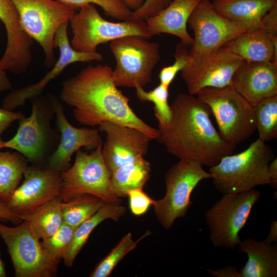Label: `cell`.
Here are the masks:
<instances>
[{
	"label": "cell",
	"mask_w": 277,
	"mask_h": 277,
	"mask_svg": "<svg viewBox=\"0 0 277 277\" xmlns=\"http://www.w3.org/2000/svg\"><path fill=\"white\" fill-rule=\"evenodd\" d=\"M103 144L90 153L76 151L74 163L61 173L62 185L59 197L62 202L76 196L90 194L105 203L120 204L110 183L111 174L102 156Z\"/></svg>",
	"instance_id": "7"
},
{
	"label": "cell",
	"mask_w": 277,
	"mask_h": 277,
	"mask_svg": "<svg viewBox=\"0 0 277 277\" xmlns=\"http://www.w3.org/2000/svg\"><path fill=\"white\" fill-rule=\"evenodd\" d=\"M0 236L7 246L16 277H52L60 262L50 259L28 223L9 227L0 223Z\"/></svg>",
	"instance_id": "12"
},
{
	"label": "cell",
	"mask_w": 277,
	"mask_h": 277,
	"mask_svg": "<svg viewBox=\"0 0 277 277\" xmlns=\"http://www.w3.org/2000/svg\"><path fill=\"white\" fill-rule=\"evenodd\" d=\"M22 183L18 185L7 203L8 207L21 216L30 213L59 197L61 173L45 165L27 166Z\"/></svg>",
	"instance_id": "15"
},
{
	"label": "cell",
	"mask_w": 277,
	"mask_h": 277,
	"mask_svg": "<svg viewBox=\"0 0 277 277\" xmlns=\"http://www.w3.org/2000/svg\"><path fill=\"white\" fill-rule=\"evenodd\" d=\"M7 276V273L4 264L0 257V277H5Z\"/></svg>",
	"instance_id": "46"
},
{
	"label": "cell",
	"mask_w": 277,
	"mask_h": 277,
	"mask_svg": "<svg viewBox=\"0 0 277 277\" xmlns=\"http://www.w3.org/2000/svg\"><path fill=\"white\" fill-rule=\"evenodd\" d=\"M150 163L144 156L116 169L110 177L114 194L118 198L125 197L130 190L143 189L150 178Z\"/></svg>",
	"instance_id": "25"
},
{
	"label": "cell",
	"mask_w": 277,
	"mask_h": 277,
	"mask_svg": "<svg viewBox=\"0 0 277 277\" xmlns=\"http://www.w3.org/2000/svg\"><path fill=\"white\" fill-rule=\"evenodd\" d=\"M68 23L62 24L56 32L54 48H59L60 56L51 70L35 83L17 89H12L3 99L2 108L13 111L17 107L25 105L26 101L32 100L39 96L47 85L71 64L103 60V55L97 51L83 52L75 50L71 46L67 34Z\"/></svg>",
	"instance_id": "16"
},
{
	"label": "cell",
	"mask_w": 277,
	"mask_h": 277,
	"mask_svg": "<svg viewBox=\"0 0 277 277\" xmlns=\"http://www.w3.org/2000/svg\"><path fill=\"white\" fill-rule=\"evenodd\" d=\"M25 32L42 47L47 67L54 65V39L57 30L69 23L75 10L53 0H12Z\"/></svg>",
	"instance_id": "11"
},
{
	"label": "cell",
	"mask_w": 277,
	"mask_h": 277,
	"mask_svg": "<svg viewBox=\"0 0 277 277\" xmlns=\"http://www.w3.org/2000/svg\"><path fill=\"white\" fill-rule=\"evenodd\" d=\"M211 3L219 14L251 29L261 28L263 17L277 5V0H215Z\"/></svg>",
	"instance_id": "23"
},
{
	"label": "cell",
	"mask_w": 277,
	"mask_h": 277,
	"mask_svg": "<svg viewBox=\"0 0 277 277\" xmlns=\"http://www.w3.org/2000/svg\"><path fill=\"white\" fill-rule=\"evenodd\" d=\"M170 106V122L158 127L156 138L168 153L209 167L232 154L236 146L223 140L211 120L209 107L196 95L180 93Z\"/></svg>",
	"instance_id": "2"
},
{
	"label": "cell",
	"mask_w": 277,
	"mask_h": 277,
	"mask_svg": "<svg viewBox=\"0 0 277 277\" xmlns=\"http://www.w3.org/2000/svg\"><path fill=\"white\" fill-rule=\"evenodd\" d=\"M31 101V114L18 121L15 134L9 140L3 141L0 149H13L32 165H45L60 140L59 131L51 126L55 116L52 95H40Z\"/></svg>",
	"instance_id": "4"
},
{
	"label": "cell",
	"mask_w": 277,
	"mask_h": 277,
	"mask_svg": "<svg viewBox=\"0 0 277 277\" xmlns=\"http://www.w3.org/2000/svg\"><path fill=\"white\" fill-rule=\"evenodd\" d=\"M25 116L21 112H14L0 108V145L3 141L1 137L3 132L13 122L19 121Z\"/></svg>",
	"instance_id": "38"
},
{
	"label": "cell",
	"mask_w": 277,
	"mask_h": 277,
	"mask_svg": "<svg viewBox=\"0 0 277 277\" xmlns=\"http://www.w3.org/2000/svg\"><path fill=\"white\" fill-rule=\"evenodd\" d=\"M189 46L180 42L176 46L174 53V62L169 66L164 67L159 74L160 83L169 87L177 74L182 71L188 65L190 54Z\"/></svg>",
	"instance_id": "35"
},
{
	"label": "cell",
	"mask_w": 277,
	"mask_h": 277,
	"mask_svg": "<svg viewBox=\"0 0 277 277\" xmlns=\"http://www.w3.org/2000/svg\"><path fill=\"white\" fill-rule=\"evenodd\" d=\"M149 233H146L134 241L130 232L125 234L117 245L96 266L90 274L91 277H107L121 260L129 252L133 250L138 242Z\"/></svg>",
	"instance_id": "32"
},
{
	"label": "cell",
	"mask_w": 277,
	"mask_h": 277,
	"mask_svg": "<svg viewBox=\"0 0 277 277\" xmlns=\"http://www.w3.org/2000/svg\"><path fill=\"white\" fill-rule=\"evenodd\" d=\"M238 252L247 254L248 260L240 268L241 277H276L277 245L247 239L238 245Z\"/></svg>",
	"instance_id": "22"
},
{
	"label": "cell",
	"mask_w": 277,
	"mask_h": 277,
	"mask_svg": "<svg viewBox=\"0 0 277 277\" xmlns=\"http://www.w3.org/2000/svg\"><path fill=\"white\" fill-rule=\"evenodd\" d=\"M28 161L16 151H0V200L7 203L18 186Z\"/></svg>",
	"instance_id": "28"
},
{
	"label": "cell",
	"mask_w": 277,
	"mask_h": 277,
	"mask_svg": "<svg viewBox=\"0 0 277 277\" xmlns=\"http://www.w3.org/2000/svg\"><path fill=\"white\" fill-rule=\"evenodd\" d=\"M127 196L129 198V208L132 214L137 216L145 214L155 202V200L146 194L142 188L130 190Z\"/></svg>",
	"instance_id": "36"
},
{
	"label": "cell",
	"mask_w": 277,
	"mask_h": 277,
	"mask_svg": "<svg viewBox=\"0 0 277 277\" xmlns=\"http://www.w3.org/2000/svg\"><path fill=\"white\" fill-rule=\"evenodd\" d=\"M125 212V207L120 204L105 203L93 215L75 228L70 246L63 259L65 265L67 267L73 265L90 234L100 223L107 219L118 221Z\"/></svg>",
	"instance_id": "24"
},
{
	"label": "cell",
	"mask_w": 277,
	"mask_h": 277,
	"mask_svg": "<svg viewBox=\"0 0 277 277\" xmlns=\"http://www.w3.org/2000/svg\"><path fill=\"white\" fill-rule=\"evenodd\" d=\"M196 96L209 107L220 136L227 143L236 146L256 130L253 105L232 85L206 88Z\"/></svg>",
	"instance_id": "5"
},
{
	"label": "cell",
	"mask_w": 277,
	"mask_h": 277,
	"mask_svg": "<svg viewBox=\"0 0 277 277\" xmlns=\"http://www.w3.org/2000/svg\"><path fill=\"white\" fill-rule=\"evenodd\" d=\"M74 229L63 223L54 233L42 239V246L50 259L60 262L64 258L72 241Z\"/></svg>",
	"instance_id": "33"
},
{
	"label": "cell",
	"mask_w": 277,
	"mask_h": 277,
	"mask_svg": "<svg viewBox=\"0 0 277 277\" xmlns=\"http://www.w3.org/2000/svg\"><path fill=\"white\" fill-rule=\"evenodd\" d=\"M98 130L106 134L102 153L111 175L120 167L144 156L152 140L136 128L110 121L102 123Z\"/></svg>",
	"instance_id": "17"
},
{
	"label": "cell",
	"mask_w": 277,
	"mask_h": 277,
	"mask_svg": "<svg viewBox=\"0 0 277 277\" xmlns=\"http://www.w3.org/2000/svg\"><path fill=\"white\" fill-rule=\"evenodd\" d=\"M223 47L244 61H272L277 65V35H270L262 28L246 31Z\"/></svg>",
	"instance_id": "21"
},
{
	"label": "cell",
	"mask_w": 277,
	"mask_h": 277,
	"mask_svg": "<svg viewBox=\"0 0 277 277\" xmlns=\"http://www.w3.org/2000/svg\"><path fill=\"white\" fill-rule=\"evenodd\" d=\"M62 203L61 199L56 197L21 217L38 239H44L54 233L64 223Z\"/></svg>",
	"instance_id": "26"
},
{
	"label": "cell",
	"mask_w": 277,
	"mask_h": 277,
	"mask_svg": "<svg viewBox=\"0 0 277 277\" xmlns=\"http://www.w3.org/2000/svg\"><path fill=\"white\" fill-rule=\"evenodd\" d=\"M123 3L132 11L139 8L145 0H121Z\"/></svg>",
	"instance_id": "45"
},
{
	"label": "cell",
	"mask_w": 277,
	"mask_h": 277,
	"mask_svg": "<svg viewBox=\"0 0 277 277\" xmlns=\"http://www.w3.org/2000/svg\"><path fill=\"white\" fill-rule=\"evenodd\" d=\"M107 65L87 66L64 81L61 101L73 108L81 124L94 127L110 121L136 128L156 140L157 129L146 123L133 111L129 99L117 88Z\"/></svg>",
	"instance_id": "1"
},
{
	"label": "cell",
	"mask_w": 277,
	"mask_h": 277,
	"mask_svg": "<svg viewBox=\"0 0 277 277\" xmlns=\"http://www.w3.org/2000/svg\"><path fill=\"white\" fill-rule=\"evenodd\" d=\"M172 0H145L137 9L131 12L130 18L145 21L164 9Z\"/></svg>",
	"instance_id": "37"
},
{
	"label": "cell",
	"mask_w": 277,
	"mask_h": 277,
	"mask_svg": "<svg viewBox=\"0 0 277 277\" xmlns=\"http://www.w3.org/2000/svg\"><path fill=\"white\" fill-rule=\"evenodd\" d=\"M169 88L160 84L149 91L144 88H135L137 98L141 102H152L154 115L158 121V127H164L170 122L171 117V106L169 104Z\"/></svg>",
	"instance_id": "31"
},
{
	"label": "cell",
	"mask_w": 277,
	"mask_h": 277,
	"mask_svg": "<svg viewBox=\"0 0 277 277\" xmlns=\"http://www.w3.org/2000/svg\"><path fill=\"white\" fill-rule=\"evenodd\" d=\"M0 20L7 32V43L5 50L7 53H20L31 46L33 40L23 29L12 0H0Z\"/></svg>",
	"instance_id": "27"
},
{
	"label": "cell",
	"mask_w": 277,
	"mask_h": 277,
	"mask_svg": "<svg viewBox=\"0 0 277 277\" xmlns=\"http://www.w3.org/2000/svg\"><path fill=\"white\" fill-rule=\"evenodd\" d=\"M188 24L194 33L193 42L189 49L191 56L222 47L240 34L251 30L219 14L208 0H200Z\"/></svg>",
	"instance_id": "14"
},
{
	"label": "cell",
	"mask_w": 277,
	"mask_h": 277,
	"mask_svg": "<svg viewBox=\"0 0 277 277\" xmlns=\"http://www.w3.org/2000/svg\"><path fill=\"white\" fill-rule=\"evenodd\" d=\"M211 177L202 165L189 159H180L169 169L165 176V194L153 205L156 217L165 229H169L177 219L185 217L194 188L202 180Z\"/></svg>",
	"instance_id": "10"
},
{
	"label": "cell",
	"mask_w": 277,
	"mask_h": 277,
	"mask_svg": "<svg viewBox=\"0 0 277 277\" xmlns=\"http://www.w3.org/2000/svg\"><path fill=\"white\" fill-rule=\"evenodd\" d=\"M61 4L76 10L89 4H92L100 7L104 13L111 17L121 21H125L130 18L131 11L121 0H56Z\"/></svg>",
	"instance_id": "34"
},
{
	"label": "cell",
	"mask_w": 277,
	"mask_h": 277,
	"mask_svg": "<svg viewBox=\"0 0 277 277\" xmlns=\"http://www.w3.org/2000/svg\"><path fill=\"white\" fill-rule=\"evenodd\" d=\"M244 61L224 47L194 56L181 71L188 93L196 95L206 88L231 85L233 75Z\"/></svg>",
	"instance_id": "13"
},
{
	"label": "cell",
	"mask_w": 277,
	"mask_h": 277,
	"mask_svg": "<svg viewBox=\"0 0 277 277\" xmlns=\"http://www.w3.org/2000/svg\"><path fill=\"white\" fill-rule=\"evenodd\" d=\"M12 89V84L5 70L0 68V92Z\"/></svg>",
	"instance_id": "43"
},
{
	"label": "cell",
	"mask_w": 277,
	"mask_h": 277,
	"mask_svg": "<svg viewBox=\"0 0 277 277\" xmlns=\"http://www.w3.org/2000/svg\"><path fill=\"white\" fill-rule=\"evenodd\" d=\"M231 85L252 105L277 95V65L244 61L235 71Z\"/></svg>",
	"instance_id": "19"
},
{
	"label": "cell",
	"mask_w": 277,
	"mask_h": 277,
	"mask_svg": "<svg viewBox=\"0 0 277 277\" xmlns=\"http://www.w3.org/2000/svg\"><path fill=\"white\" fill-rule=\"evenodd\" d=\"M261 28L270 35H277V5L263 17Z\"/></svg>",
	"instance_id": "39"
},
{
	"label": "cell",
	"mask_w": 277,
	"mask_h": 277,
	"mask_svg": "<svg viewBox=\"0 0 277 277\" xmlns=\"http://www.w3.org/2000/svg\"><path fill=\"white\" fill-rule=\"evenodd\" d=\"M268 172L270 178L271 180V184L273 187L276 188L277 185V159L274 157L269 163Z\"/></svg>",
	"instance_id": "42"
},
{
	"label": "cell",
	"mask_w": 277,
	"mask_h": 277,
	"mask_svg": "<svg viewBox=\"0 0 277 277\" xmlns=\"http://www.w3.org/2000/svg\"><path fill=\"white\" fill-rule=\"evenodd\" d=\"M259 138L266 142L277 137V95L252 105Z\"/></svg>",
	"instance_id": "30"
},
{
	"label": "cell",
	"mask_w": 277,
	"mask_h": 277,
	"mask_svg": "<svg viewBox=\"0 0 277 277\" xmlns=\"http://www.w3.org/2000/svg\"><path fill=\"white\" fill-rule=\"evenodd\" d=\"M208 1H215V0H208Z\"/></svg>",
	"instance_id": "47"
},
{
	"label": "cell",
	"mask_w": 277,
	"mask_h": 277,
	"mask_svg": "<svg viewBox=\"0 0 277 277\" xmlns=\"http://www.w3.org/2000/svg\"><path fill=\"white\" fill-rule=\"evenodd\" d=\"M270 231L264 242L271 244L273 242H277V221H273L271 223L270 226Z\"/></svg>",
	"instance_id": "44"
},
{
	"label": "cell",
	"mask_w": 277,
	"mask_h": 277,
	"mask_svg": "<svg viewBox=\"0 0 277 277\" xmlns=\"http://www.w3.org/2000/svg\"><path fill=\"white\" fill-rule=\"evenodd\" d=\"M200 0H172L160 11L145 21L153 36L161 33L173 35L191 46L193 38L187 29L188 19Z\"/></svg>",
	"instance_id": "20"
},
{
	"label": "cell",
	"mask_w": 277,
	"mask_h": 277,
	"mask_svg": "<svg viewBox=\"0 0 277 277\" xmlns=\"http://www.w3.org/2000/svg\"><path fill=\"white\" fill-rule=\"evenodd\" d=\"M274 157L272 148L258 138L243 151L222 157L209 171L221 193L248 191L258 186L271 185L268 166Z\"/></svg>",
	"instance_id": "3"
},
{
	"label": "cell",
	"mask_w": 277,
	"mask_h": 277,
	"mask_svg": "<svg viewBox=\"0 0 277 277\" xmlns=\"http://www.w3.org/2000/svg\"><path fill=\"white\" fill-rule=\"evenodd\" d=\"M0 220L6 222H11L17 224L21 223L23 220L21 216L12 211L7 204L0 200Z\"/></svg>",
	"instance_id": "40"
},
{
	"label": "cell",
	"mask_w": 277,
	"mask_h": 277,
	"mask_svg": "<svg viewBox=\"0 0 277 277\" xmlns=\"http://www.w3.org/2000/svg\"><path fill=\"white\" fill-rule=\"evenodd\" d=\"M105 203L100 198L90 194L80 195L62 202L63 222L76 228L93 215Z\"/></svg>",
	"instance_id": "29"
},
{
	"label": "cell",
	"mask_w": 277,
	"mask_h": 277,
	"mask_svg": "<svg viewBox=\"0 0 277 277\" xmlns=\"http://www.w3.org/2000/svg\"><path fill=\"white\" fill-rule=\"evenodd\" d=\"M148 39L130 35L110 42V49L116 61L112 77L117 87L144 88L151 82L161 55L159 44Z\"/></svg>",
	"instance_id": "8"
},
{
	"label": "cell",
	"mask_w": 277,
	"mask_h": 277,
	"mask_svg": "<svg viewBox=\"0 0 277 277\" xmlns=\"http://www.w3.org/2000/svg\"><path fill=\"white\" fill-rule=\"evenodd\" d=\"M78 9L69 22L73 33L70 44L78 51L96 52L99 45L126 36L137 35L147 39L153 36L145 21L130 18L121 22L108 21L92 4Z\"/></svg>",
	"instance_id": "6"
},
{
	"label": "cell",
	"mask_w": 277,
	"mask_h": 277,
	"mask_svg": "<svg viewBox=\"0 0 277 277\" xmlns=\"http://www.w3.org/2000/svg\"><path fill=\"white\" fill-rule=\"evenodd\" d=\"M205 214L209 229V239L215 247L233 249L241 242L239 234L261 194L248 191L223 194Z\"/></svg>",
	"instance_id": "9"
},
{
	"label": "cell",
	"mask_w": 277,
	"mask_h": 277,
	"mask_svg": "<svg viewBox=\"0 0 277 277\" xmlns=\"http://www.w3.org/2000/svg\"><path fill=\"white\" fill-rule=\"evenodd\" d=\"M55 110L56 127L60 133V142L47 160L45 166L62 172L71 166L72 155L82 148L88 151L95 150L102 143L99 130L96 128H77L67 120L61 101L52 96Z\"/></svg>",
	"instance_id": "18"
},
{
	"label": "cell",
	"mask_w": 277,
	"mask_h": 277,
	"mask_svg": "<svg viewBox=\"0 0 277 277\" xmlns=\"http://www.w3.org/2000/svg\"><path fill=\"white\" fill-rule=\"evenodd\" d=\"M209 273L213 276L218 277H241L239 271L233 266H228L212 270L206 269Z\"/></svg>",
	"instance_id": "41"
}]
</instances>
